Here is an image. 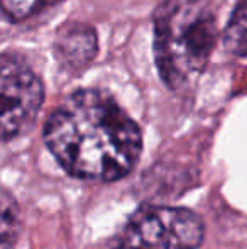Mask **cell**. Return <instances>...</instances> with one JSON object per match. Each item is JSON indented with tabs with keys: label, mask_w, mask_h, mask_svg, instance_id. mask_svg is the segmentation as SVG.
<instances>
[{
	"label": "cell",
	"mask_w": 247,
	"mask_h": 249,
	"mask_svg": "<svg viewBox=\"0 0 247 249\" xmlns=\"http://www.w3.org/2000/svg\"><path fill=\"white\" fill-rule=\"evenodd\" d=\"M44 141L66 173L83 180L114 181L141 156L139 125L112 95L76 90L48 119Z\"/></svg>",
	"instance_id": "obj_1"
},
{
	"label": "cell",
	"mask_w": 247,
	"mask_h": 249,
	"mask_svg": "<svg viewBox=\"0 0 247 249\" xmlns=\"http://www.w3.org/2000/svg\"><path fill=\"white\" fill-rule=\"evenodd\" d=\"M217 24L207 0H165L154 14V58L163 82L176 90L208 63Z\"/></svg>",
	"instance_id": "obj_2"
},
{
	"label": "cell",
	"mask_w": 247,
	"mask_h": 249,
	"mask_svg": "<svg viewBox=\"0 0 247 249\" xmlns=\"http://www.w3.org/2000/svg\"><path fill=\"white\" fill-rule=\"evenodd\" d=\"M203 237V222L191 210L144 207L127 224L115 249H197Z\"/></svg>",
	"instance_id": "obj_3"
},
{
	"label": "cell",
	"mask_w": 247,
	"mask_h": 249,
	"mask_svg": "<svg viewBox=\"0 0 247 249\" xmlns=\"http://www.w3.org/2000/svg\"><path fill=\"white\" fill-rule=\"evenodd\" d=\"M2 139L10 141L36 122L44 100L43 83L36 73L14 54L2 56Z\"/></svg>",
	"instance_id": "obj_4"
},
{
	"label": "cell",
	"mask_w": 247,
	"mask_h": 249,
	"mask_svg": "<svg viewBox=\"0 0 247 249\" xmlns=\"http://www.w3.org/2000/svg\"><path fill=\"white\" fill-rule=\"evenodd\" d=\"M97 54V34L86 24H65L54 37V56L68 71H80Z\"/></svg>",
	"instance_id": "obj_5"
},
{
	"label": "cell",
	"mask_w": 247,
	"mask_h": 249,
	"mask_svg": "<svg viewBox=\"0 0 247 249\" xmlns=\"http://www.w3.org/2000/svg\"><path fill=\"white\" fill-rule=\"evenodd\" d=\"M224 44L231 53L247 58V0H241L229 19L224 33Z\"/></svg>",
	"instance_id": "obj_6"
},
{
	"label": "cell",
	"mask_w": 247,
	"mask_h": 249,
	"mask_svg": "<svg viewBox=\"0 0 247 249\" xmlns=\"http://www.w3.org/2000/svg\"><path fill=\"white\" fill-rule=\"evenodd\" d=\"M0 210H2V222H0V246L2 249H10L17 239L19 234V207H17L16 200L9 195V192L2 194V203H0Z\"/></svg>",
	"instance_id": "obj_7"
},
{
	"label": "cell",
	"mask_w": 247,
	"mask_h": 249,
	"mask_svg": "<svg viewBox=\"0 0 247 249\" xmlns=\"http://www.w3.org/2000/svg\"><path fill=\"white\" fill-rule=\"evenodd\" d=\"M60 0H2L3 14L10 20H22Z\"/></svg>",
	"instance_id": "obj_8"
}]
</instances>
